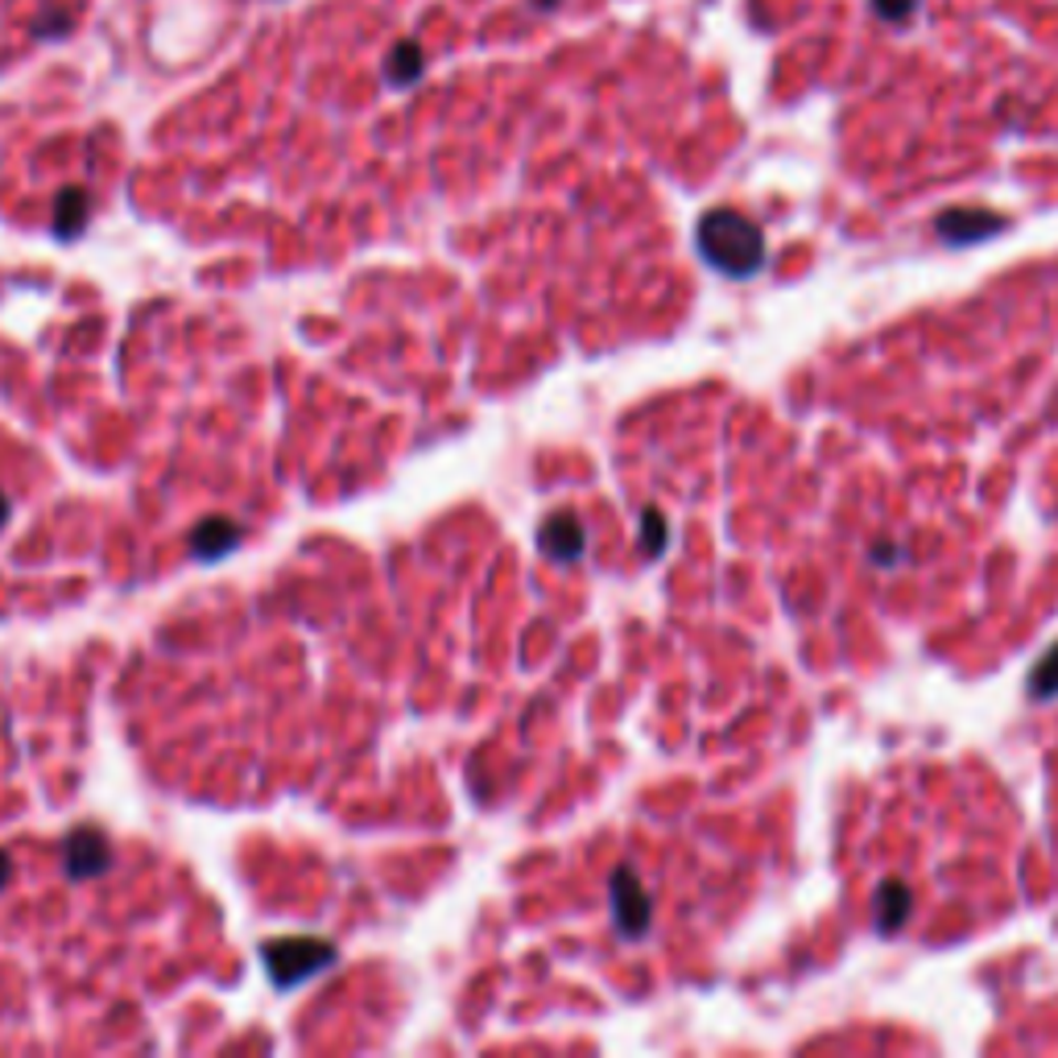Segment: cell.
Masks as SVG:
<instances>
[{
    "label": "cell",
    "instance_id": "14",
    "mask_svg": "<svg viewBox=\"0 0 1058 1058\" xmlns=\"http://www.w3.org/2000/svg\"><path fill=\"white\" fill-rule=\"evenodd\" d=\"M9 877H13V861H9V852H0V889L9 885Z\"/></svg>",
    "mask_w": 1058,
    "mask_h": 1058
},
{
    "label": "cell",
    "instance_id": "13",
    "mask_svg": "<svg viewBox=\"0 0 1058 1058\" xmlns=\"http://www.w3.org/2000/svg\"><path fill=\"white\" fill-rule=\"evenodd\" d=\"M894 558H901V551H894V546H873V563H877V567H894Z\"/></svg>",
    "mask_w": 1058,
    "mask_h": 1058
},
{
    "label": "cell",
    "instance_id": "10",
    "mask_svg": "<svg viewBox=\"0 0 1058 1058\" xmlns=\"http://www.w3.org/2000/svg\"><path fill=\"white\" fill-rule=\"evenodd\" d=\"M1029 695L1038 703L1058 695V645H1050V650L1043 653V662L1034 666V674H1029Z\"/></svg>",
    "mask_w": 1058,
    "mask_h": 1058
},
{
    "label": "cell",
    "instance_id": "4",
    "mask_svg": "<svg viewBox=\"0 0 1058 1058\" xmlns=\"http://www.w3.org/2000/svg\"><path fill=\"white\" fill-rule=\"evenodd\" d=\"M63 864L75 880L104 877V873L113 868V844H108V835L96 827L71 831L66 844H63Z\"/></svg>",
    "mask_w": 1058,
    "mask_h": 1058
},
{
    "label": "cell",
    "instance_id": "1",
    "mask_svg": "<svg viewBox=\"0 0 1058 1058\" xmlns=\"http://www.w3.org/2000/svg\"><path fill=\"white\" fill-rule=\"evenodd\" d=\"M703 261L728 277H752L766 265V236L740 212H707L699 220Z\"/></svg>",
    "mask_w": 1058,
    "mask_h": 1058
},
{
    "label": "cell",
    "instance_id": "9",
    "mask_svg": "<svg viewBox=\"0 0 1058 1058\" xmlns=\"http://www.w3.org/2000/svg\"><path fill=\"white\" fill-rule=\"evenodd\" d=\"M83 224H87V195H83L79 186H66L63 195H58V203H54V232H58L63 241H71Z\"/></svg>",
    "mask_w": 1058,
    "mask_h": 1058
},
{
    "label": "cell",
    "instance_id": "5",
    "mask_svg": "<svg viewBox=\"0 0 1058 1058\" xmlns=\"http://www.w3.org/2000/svg\"><path fill=\"white\" fill-rule=\"evenodd\" d=\"M537 546H542V554H551L554 563H575V558L587 551V534L575 513H554V517H546V525H542Z\"/></svg>",
    "mask_w": 1058,
    "mask_h": 1058
},
{
    "label": "cell",
    "instance_id": "12",
    "mask_svg": "<svg viewBox=\"0 0 1058 1058\" xmlns=\"http://www.w3.org/2000/svg\"><path fill=\"white\" fill-rule=\"evenodd\" d=\"M418 66H423V54H418V50L397 46V54H393V66H389L393 83H409L414 75H418Z\"/></svg>",
    "mask_w": 1058,
    "mask_h": 1058
},
{
    "label": "cell",
    "instance_id": "11",
    "mask_svg": "<svg viewBox=\"0 0 1058 1058\" xmlns=\"http://www.w3.org/2000/svg\"><path fill=\"white\" fill-rule=\"evenodd\" d=\"M666 517L658 513V509H645L641 513V551H645V558H658V554L666 551Z\"/></svg>",
    "mask_w": 1058,
    "mask_h": 1058
},
{
    "label": "cell",
    "instance_id": "8",
    "mask_svg": "<svg viewBox=\"0 0 1058 1058\" xmlns=\"http://www.w3.org/2000/svg\"><path fill=\"white\" fill-rule=\"evenodd\" d=\"M913 910V897L901 880H880L877 897H873V913H877V930L880 934H894L906 927V918Z\"/></svg>",
    "mask_w": 1058,
    "mask_h": 1058
},
{
    "label": "cell",
    "instance_id": "6",
    "mask_svg": "<svg viewBox=\"0 0 1058 1058\" xmlns=\"http://www.w3.org/2000/svg\"><path fill=\"white\" fill-rule=\"evenodd\" d=\"M996 228H1005V220L993 212H947L939 215V224H934V232L943 236L947 245H972V241L993 236Z\"/></svg>",
    "mask_w": 1058,
    "mask_h": 1058
},
{
    "label": "cell",
    "instance_id": "7",
    "mask_svg": "<svg viewBox=\"0 0 1058 1058\" xmlns=\"http://www.w3.org/2000/svg\"><path fill=\"white\" fill-rule=\"evenodd\" d=\"M241 546V525L228 522V517H207L191 530V554L203 558V563H215Z\"/></svg>",
    "mask_w": 1058,
    "mask_h": 1058
},
{
    "label": "cell",
    "instance_id": "2",
    "mask_svg": "<svg viewBox=\"0 0 1058 1058\" xmlns=\"http://www.w3.org/2000/svg\"><path fill=\"white\" fill-rule=\"evenodd\" d=\"M261 955L277 988H293L314 972H323L327 963L335 960V947L323 939H277V943H265Z\"/></svg>",
    "mask_w": 1058,
    "mask_h": 1058
},
{
    "label": "cell",
    "instance_id": "3",
    "mask_svg": "<svg viewBox=\"0 0 1058 1058\" xmlns=\"http://www.w3.org/2000/svg\"><path fill=\"white\" fill-rule=\"evenodd\" d=\"M608 897H612V918L624 939H641L653 922V901L645 894V885L637 880L633 868H617L608 880Z\"/></svg>",
    "mask_w": 1058,
    "mask_h": 1058
},
{
    "label": "cell",
    "instance_id": "15",
    "mask_svg": "<svg viewBox=\"0 0 1058 1058\" xmlns=\"http://www.w3.org/2000/svg\"><path fill=\"white\" fill-rule=\"evenodd\" d=\"M9 513H13V509H9V496L0 492V530H4V522H9Z\"/></svg>",
    "mask_w": 1058,
    "mask_h": 1058
}]
</instances>
